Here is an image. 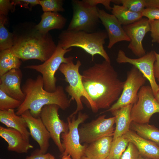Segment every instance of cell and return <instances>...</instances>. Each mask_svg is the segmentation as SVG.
Masks as SVG:
<instances>
[{"label": "cell", "instance_id": "cb8c5ba5", "mask_svg": "<svg viewBox=\"0 0 159 159\" xmlns=\"http://www.w3.org/2000/svg\"><path fill=\"white\" fill-rule=\"evenodd\" d=\"M111 12L123 26L133 23L143 17L142 13L134 12L123 5L115 4L112 7Z\"/></svg>", "mask_w": 159, "mask_h": 159}, {"label": "cell", "instance_id": "5b68a950", "mask_svg": "<svg viewBox=\"0 0 159 159\" xmlns=\"http://www.w3.org/2000/svg\"><path fill=\"white\" fill-rule=\"evenodd\" d=\"M81 65V63L80 60H77L75 64L74 63L72 60L67 63L62 64L59 69L64 75V80L69 84L65 88L66 92L71 96V100H75L77 104L76 109L69 116L70 117L76 115L83 109L82 98H85L88 102L93 112L96 113L98 111L84 87L82 74L79 72Z\"/></svg>", "mask_w": 159, "mask_h": 159}, {"label": "cell", "instance_id": "7402d4cb", "mask_svg": "<svg viewBox=\"0 0 159 159\" xmlns=\"http://www.w3.org/2000/svg\"><path fill=\"white\" fill-rule=\"evenodd\" d=\"M133 105L130 104L122 107L111 112L115 117L116 125L113 140L124 135L130 129L132 122L130 113Z\"/></svg>", "mask_w": 159, "mask_h": 159}, {"label": "cell", "instance_id": "ee69618b", "mask_svg": "<svg viewBox=\"0 0 159 159\" xmlns=\"http://www.w3.org/2000/svg\"><path fill=\"white\" fill-rule=\"evenodd\" d=\"M139 159H150L148 158H145L144 157H143L140 155Z\"/></svg>", "mask_w": 159, "mask_h": 159}, {"label": "cell", "instance_id": "8992f818", "mask_svg": "<svg viewBox=\"0 0 159 159\" xmlns=\"http://www.w3.org/2000/svg\"><path fill=\"white\" fill-rule=\"evenodd\" d=\"M52 56L47 61L39 65H32L26 66L24 68L34 70L42 74L44 88L46 91L53 92L56 90L57 79L55 74L60 65L73 60L74 57H64L67 52L70 51L72 48L64 49L59 44Z\"/></svg>", "mask_w": 159, "mask_h": 159}, {"label": "cell", "instance_id": "d590c367", "mask_svg": "<svg viewBox=\"0 0 159 159\" xmlns=\"http://www.w3.org/2000/svg\"><path fill=\"white\" fill-rule=\"evenodd\" d=\"M12 2L15 6L19 4L29 9L36 5H40L39 0H15Z\"/></svg>", "mask_w": 159, "mask_h": 159}, {"label": "cell", "instance_id": "7a4b0ae2", "mask_svg": "<svg viewBox=\"0 0 159 159\" xmlns=\"http://www.w3.org/2000/svg\"><path fill=\"white\" fill-rule=\"evenodd\" d=\"M21 89L25 97L16 109V113L18 115H21L29 110L34 117H38L45 105H56L62 110H65L71 105V100L68 97L63 87L57 86L56 90L53 92L46 91L44 88L43 78L41 75L35 79H27Z\"/></svg>", "mask_w": 159, "mask_h": 159}, {"label": "cell", "instance_id": "484cf974", "mask_svg": "<svg viewBox=\"0 0 159 159\" xmlns=\"http://www.w3.org/2000/svg\"><path fill=\"white\" fill-rule=\"evenodd\" d=\"M21 61L13 55L9 49L0 51V76H2L13 69H19Z\"/></svg>", "mask_w": 159, "mask_h": 159}, {"label": "cell", "instance_id": "d6986e66", "mask_svg": "<svg viewBox=\"0 0 159 159\" xmlns=\"http://www.w3.org/2000/svg\"><path fill=\"white\" fill-rule=\"evenodd\" d=\"M123 135L135 146L142 156L150 159H159L158 145L141 137L130 129Z\"/></svg>", "mask_w": 159, "mask_h": 159}, {"label": "cell", "instance_id": "ffe728a7", "mask_svg": "<svg viewBox=\"0 0 159 159\" xmlns=\"http://www.w3.org/2000/svg\"><path fill=\"white\" fill-rule=\"evenodd\" d=\"M0 122L7 127L18 131L26 139L29 141L30 134L26 121L21 115L16 114L14 109L0 110Z\"/></svg>", "mask_w": 159, "mask_h": 159}, {"label": "cell", "instance_id": "3957f363", "mask_svg": "<svg viewBox=\"0 0 159 159\" xmlns=\"http://www.w3.org/2000/svg\"><path fill=\"white\" fill-rule=\"evenodd\" d=\"M57 46L49 33H42L34 27L23 34H14V45L9 49L22 61L36 59L44 62L52 56Z\"/></svg>", "mask_w": 159, "mask_h": 159}, {"label": "cell", "instance_id": "c3c4849f", "mask_svg": "<svg viewBox=\"0 0 159 159\" xmlns=\"http://www.w3.org/2000/svg\"><path fill=\"white\" fill-rule=\"evenodd\" d=\"M0 159H1V158H0Z\"/></svg>", "mask_w": 159, "mask_h": 159}, {"label": "cell", "instance_id": "e575fe53", "mask_svg": "<svg viewBox=\"0 0 159 159\" xmlns=\"http://www.w3.org/2000/svg\"><path fill=\"white\" fill-rule=\"evenodd\" d=\"M143 16L147 18L149 21L159 20V9L146 8L142 12Z\"/></svg>", "mask_w": 159, "mask_h": 159}, {"label": "cell", "instance_id": "836d02e7", "mask_svg": "<svg viewBox=\"0 0 159 159\" xmlns=\"http://www.w3.org/2000/svg\"><path fill=\"white\" fill-rule=\"evenodd\" d=\"M152 42L159 43V20L149 21Z\"/></svg>", "mask_w": 159, "mask_h": 159}, {"label": "cell", "instance_id": "7bdbcfd3", "mask_svg": "<svg viewBox=\"0 0 159 159\" xmlns=\"http://www.w3.org/2000/svg\"><path fill=\"white\" fill-rule=\"evenodd\" d=\"M49 159H55L54 156L51 154H50Z\"/></svg>", "mask_w": 159, "mask_h": 159}, {"label": "cell", "instance_id": "8fae6325", "mask_svg": "<svg viewBox=\"0 0 159 159\" xmlns=\"http://www.w3.org/2000/svg\"><path fill=\"white\" fill-rule=\"evenodd\" d=\"M106 115L100 116L91 121L83 124L79 128L80 143H90L103 137L113 136L115 117L106 118Z\"/></svg>", "mask_w": 159, "mask_h": 159}, {"label": "cell", "instance_id": "4316f807", "mask_svg": "<svg viewBox=\"0 0 159 159\" xmlns=\"http://www.w3.org/2000/svg\"><path fill=\"white\" fill-rule=\"evenodd\" d=\"M7 21L6 16H0V50L11 48L13 46L14 34L10 32L4 25Z\"/></svg>", "mask_w": 159, "mask_h": 159}, {"label": "cell", "instance_id": "83f0119b", "mask_svg": "<svg viewBox=\"0 0 159 159\" xmlns=\"http://www.w3.org/2000/svg\"><path fill=\"white\" fill-rule=\"evenodd\" d=\"M129 143V141L123 135L113 140L107 158L109 159H120Z\"/></svg>", "mask_w": 159, "mask_h": 159}, {"label": "cell", "instance_id": "d6a6232c", "mask_svg": "<svg viewBox=\"0 0 159 159\" xmlns=\"http://www.w3.org/2000/svg\"><path fill=\"white\" fill-rule=\"evenodd\" d=\"M15 6L9 0H0V16H6L10 11L13 12Z\"/></svg>", "mask_w": 159, "mask_h": 159}, {"label": "cell", "instance_id": "bcb514c9", "mask_svg": "<svg viewBox=\"0 0 159 159\" xmlns=\"http://www.w3.org/2000/svg\"><path fill=\"white\" fill-rule=\"evenodd\" d=\"M105 159H109L108 158H105Z\"/></svg>", "mask_w": 159, "mask_h": 159}, {"label": "cell", "instance_id": "b9f144b4", "mask_svg": "<svg viewBox=\"0 0 159 159\" xmlns=\"http://www.w3.org/2000/svg\"><path fill=\"white\" fill-rule=\"evenodd\" d=\"M61 159H72L70 155H62Z\"/></svg>", "mask_w": 159, "mask_h": 159}, {"label": "cell", "instance_id": "8d00e7d4", "mask_svg": "<svg viewBox=\"0 0 159 159\" xmlns=\"http://www.w3.org/2000/svg\"><path fill=\"white\" fill-rule=\"evenodd\" d=\"M50 153L43 154L39 149H37L32 153L30 155L24 159H49Z\"/></svg>", "mask_w": 159, "mask_h": 159}, {"label": "cell", "instance_id": "9a60e30c", "mask_svg": "<svg viewBox=\"0 0 159 159\" xmlns=\"http://www.w3.org/2000/svg\"><path fill=\"white\" fill-rule=\"evenodd\" d=\"M21 115L26 121L30 135L39 144L40 152L46 153L51 137L40 117H34L29 110L26 111Z\"/></svg>", "mask_w": 159, "mask_h": 159}, {"label": "cell", "instance_id": "603a6c76", "mask_svg": "<svg viewBox=\"0 0 159 159\" xmlns=\"http://www.w3.org/2000/svg\"><path fill=\"white\" fill-rule=\"evenodd\" d=\"M66 22V19L58 12H44L41 16L40 21L35 28L42 33L47 34L52 29H63Z\"/></svg>", "mask_w": 159, "mask_h": 159}, {"label": "cell", "instance_id": "e0dca14e", "mask_svg": "<svg viewBox=\"0 0 159 159\" xmlns=\"http://www.w3.org/2000/svg\"><path fill=\"white\" fill-rule=\"evenodd\" d=\"M22 77L20 68L9 71L0 76V89L10 97L22 102L25 97L21 87Z\"/></svg>", "mask_w": 159, "mask_h": 159}, {"label": "cell", "instance_id": "74e56055", "mask_svg": "<svg viewBox=\"0 0 159 159\" xmlns=\"http://www.w3.org/2000/svg\"><path fill=\"white\" fill-rule=\"evenodd\" d=\"M85 1L89 4L96 6L98 4H102L107 10L110 11L112 10V7L110 6L111 0H84Z\"/></svg>", "mask_w": 159, "mask_h": 159}, {"label": "cell", "instance_id": "60d3db41", "mask_svg": "<svg viewBox=\"0 0 159 159\" xmlns=\"http://www.w3.org/2000/svg\"><path fill=\"white\" fill-rule=\"evenodd\" d=\"M158 85V89L157 93L155 96V99L159 104V84Z\"/></svg>", "mask_w": 159, "mask_h": 159}, {"label": "cell", "instance_id": "5bb4252c", "mask_svg": "<svg viewBox=\"0 0 159 159\" xmlns=\"http://www.w3.org/2000/svg\"><path fill=\"white\" fill-rule=\"evenodd\" d=\"M127 35L130 39L128 48L139 57L146 53L142 41L146 34L150 32L149 21L146 18H143L132 24L122 26Z\"/></svg>", "mask_w": 159, "mask_h": 159}, {"label": "cell", "instance_id": "f6af8a7d", "mask_svg": "<svg viewBox=\"0 0 159 159\" xmlns=\"http://www.w3.org/2000/svg\"><path fill=\"white\" fill-rule=\"evenodd\" d=\"M81 159H90L85 156H83L82 157Z\"/></svg>", "mask_w": 159, "mask_h": 159}, {"label": "cell", "instance_id": "44dd1931", "mask_svg": "<svg viewBox=\"0 0 159 159\" xmlns=\"http://www.w3.org/2000/svg\"><path fill=\"white\" fill-rule=\"evenodd\" d=\"M113 136L103 137L89 144L85 149L84 156L90 159H105L108 156Z\"/></svg>", "mask_w": 159, "mask_h": 159}, {"label": "cell", "instance_id": "1f68e13d", "mask_svg": "<svg viewBox=\"0 0 159 159\" xmlns=\"http://www.w3.org/2000/svg\"><path fill=\"white\" fill-rule=\"evenodd\" d=\"M140 154L135 146L129 142L127 147L122 155L120 159H139Z\"/></svg>", "mask_w": 159, "mask_h": 159}, {"label": "cell", "instance_id": "4dcf8cb0", "mask_svg": "<svg viewBox=\"0 0 159 159\" xmlns=\"http://www.w3.org/2000/svg\"><path fill=\"white\" fill-rule=\"evenodd\" d=\"M39 1L44 12H59L64 11L62 0H39Z\"/></svg>", "mask_w": 159, "mask_h": 159}, {"label": "cell", "instance_id": "9c48e42d", "mask_svg": "<svg viewBox=\"0 0 159 159\" xmlns=\"http://www.w3.org/2000/svg\"><path fill=\"white\" fill-rule=\"evenodd\" d=\"M159 113V104L155 99L150 86L143 85L138 93V100L132 107V122L139 123H149L152 115Z\"/></svg>", "mask_w": 159, "mask_h": 159}, {"label": "cell", "instance_id": "f35d334b", "mask_svg": "<svg viewBox=\"0 0 159 159\" xmlns=\"http://www.w3.org/2000/svg\"><path fill=\"white\" fill-rule=\"evenodd\" d=\"M156 61L154 64V72L155 78L159 79V54L155 51Z\"/></svg>", "mask_w": 159, "mask_h": 159}, {"label": "cell", "instance_id": "277c9868", "mask_svg": "<svg viewBox=\"0 0 159 159\" xmlns=\"http://www.w3.org/2000/svg\"><path fill=\"white\" fill-rule=\"evenodd\" d=\"M107 38V33L104 31L89 33L66 29L59 35L58 44L64 49L73 47L81 48L91 55L92 61L95 55L98 54L105 60L111 61L104 47L105 40Z\"/></svg>", "mask_w": 159, "mask_h": 159}, {"label": "cell", "instance_id": "2e32d148", "mask_svg": "<svg viewBox=\"0 0 159 159\" xmlns=\"http://www.w3.org/2000/svg\"><path fill=\"white\" fill-rule=\"evenodd\" d=\"M99 15L100 21L106 29L109 39L108 48L111 49L114 45L120 42H130V39L126 34L122 25L114 15L100 9Z\"/></svg>", "mask_w": 159, "mask_h": 159}, {"label": "cell", "instance_id": "ab89813d", "mask_svg": "<svg viewBox=\"0 0 159 159\" xmlns=\"http://www.w3.org/2000/svg\"><path fill=\"white\" fill-rule=\"evenodd\" d=\"M146 8L159 9V0H145Z\"/></svg>", "mask_w": 159, "mask_h": 159}, {"label": "cell", "instance_id": "ba28073f", "mask_svg": "<svg viewBox=\"0 0 159 159\" xmlns=\"http://www.w3.org/2000/svg\"><path fill=\"white\" fill-rule=\"evenodd\" d=\"M77 118L76 115L67 118L69 130L66 133L61 134L62 143L64 151L62 155H70L72 159H81L84 155L87 146V144L82 145L80 140L79 132V125L84 122L88 117V115L81 111L78 113Z\"/></svg>", "mask_w": 159, "mask_h": 159}, {"label": "cell", "instance_id": "30bf717a", "mask_svg": "<svg viewBox=\"0 0 159 159\" xmlns=\"http://www.w3.org/2000/svg\"><path fill=\"white\" fill-rule=\"evenodd\" d=\"M147 80L142 73L133 66L127 72V78L119 98L105 112H111L122 107L135 103L138 100V92Z\"/></svg>", "mask_w": 159, "mask_h": 159}, {"label": "cell", "instance_id": "4fadbf2b", "mask_svg": "<svg viewBox=\"0 0 159 159\" xmlns=\"http://www.w3.org/2000/svg\"><path fill=\"white\" fill-rule=\"evenodd\" d=\"M155 61V51L153 50L142 57L135 59L127 57L123 51L120 50L116 59L118 63H128L137 68L148 80L154 96L158 89V85L156 81L154 72Z\"/></svg>", "mask_w": 159, "mask_h": 159}, {"label": "cell", "instance_id": "52a82bcc", "mask_svg": "<svg viewBox=\"0 0 159 159\" xmlns=\"http://www.w3.org/2000/svg\"><path fill=\"white\" fill-rule=\"evenodd\" d=\"M73 14L67 29L68 30L94 32L100 21L99 9L84 0L72 1Z\"/></svg>", "mask_w": 159, "mask_h": 159}, {"label": "cell", "instance_id": "7dc6e473", "mask_svg": "<svg viewBox=\"0 0 159 159\" xmlns=\"http://www.w3.org/2000/svg\"><path fill=\"white\" fill-rule=\"evenodd\" d=\"M158 80L159 82V79H157Z\"/></svg>", "mask_w": 159, "mask_h": 159}, {"label": "cell", "instance_id": "6da1fadb", "mask_svg": "<svg viewBox=\"0 0 159 159\" xmlns=\"http://www.w3.org/2000/svg\"><path fill=\"white\" fill-rule=\"evenodd\" d=\"M82 76L86 91L98 110L108 109L118 100L125 83L111 61L105 60L84 70Z\"/></svg>", "mask_w": 159, "mask_h": 159}, {"label": "cell", "instance_id": "d4e9b609", "mask_svg": "<svg viewBox=\"0 0 159 159\" xmlns=\"http://www.w3.org/2000/svg\"><path fill=\"white\" fill-rule=\"evenodd\" d=\"M130 129L141 137L159 145V129L148 123L139 124L132 122Z\"/></svg>", "mask_w": 159, "mask_h": 159}, {"label": "cell", "instance_id": "f1b7e54d", "mask_svg": "<svg viewBox=\"0 0 159 159\" xmlns=\"http://www.w3.org/2000/svg\"><path fill=\"white\" fill-rule=\"evenodd\" d=\"M22 102L10 97L0 89V110L17 108Z\"/></svg>", "mask_w": 159, "mask_h": 159}, {"label": "cell", "instance_id": "7c38bea8", "mask_svg": "<svg viewBox=\"0 0 159 159\" xmlns=\"http://www.w3.org/2000/svg\"><path fill=\"white\" fill-rule=\"evenodd\" d=\"M59 107L54 104L47 105L42 108L40 115L43 123L49 133L51 138L62 154L64 149L60 138L62 133H66L69 130L67 122L59 118L58 111Z\"/></svg>", "mask_w": 159, "mask_h": 159}, {"label": "cell", "instance_id": "f546056e", "mask_svg": "<svg viewBox=\"0 0 159 159\" xmlns=\"http://www.w3.org/2000/svg\"><path fill=\"white\" fill-rule=\"evenodd\" d=\"M115 4H121L130 11L135 12L142 13L146 7L145 0H113Z\"/></svg>", "mask_w": 159, "mask_h": 159}, {"label": "cell", "instance_id": "ac0fdd59", "mask_svg": "<svg viewBox=\"0 0 159 159\" xmlns=\"http://www.w3.org/2000/svg\"><path fill=\"white\" fill-rule=\"evenodd\" d=\"M0 136L8 143L7 150L9 151L27 153L29 150L34 147L21 132L13 128L0 126Z\"/></svg>", "mask_w": 159, "mask_h": 159}]
</instances>
